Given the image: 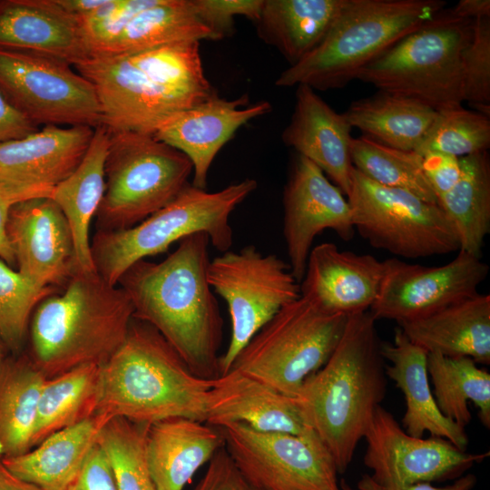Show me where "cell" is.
I'll return each instance as SVG.
<instances>
[{
    "instance_id": "43",
    "label": "cell",
    "mask_w": 490,
    "mask_h": 490,
    "mask_svg": "<svg viewBox=\"0 0 490 490\" xmlns=\"http://www.w3.org/2000/svg\"><path fill=\"white\" fill-rule=\"evenodd\" d=\"M192 490H260L241 473L225 446L209 462L207 470Z\"/></svg>"
},
{
    "instance_id": "45",
    "label": "cell",
    "mask_w": 490,
    "mask_h": 490,
    "mask_svg": "<svg viewBox=\"0 0 490 490\" xmlns=\"http://www.w3.org/2000/svg\"><path fill=\"white\" fill-rule=\"evenodd\" d=\"M422 157L424 173L438 201L459 180L461 158L440 152H428Z\"/></svg>"
},
{
    "instance_id": "46",
    "label": "cell",
    "mask_w": 490,
    "mask_h": 490,
    "mask_svg": "<svg viewBox=\"0 0 490 490\" xmlns=\"http://www.w3.org/2000/svg\"><path fill=\"white\" fill-rule=\"evenodd\" d=\"M36 127L0 91V143L27 136L36 132Z\"/></svg>"
},
{
    "instance_id": "39",
    "label": "cell",
    "mask_w": 490,
    "mask_h": 490,
    "mask_svg": "<svg viewBox=\"0 0 490 490\" xmlns=\"http://www.w3.org/2000/svg\"><path fill=\"white\" fill-rule=\"evenodd\" d=\"M489 147V117L458 106L437 111L436 120L416 152L421 156L440 152L463 158L486 152Z\"/></svg>"
},
{
    "instance_id": "15",
    "label": "cell",
    "mask_w": 490,
    "mask_h": 490,
    "mask_svg": "<svg viewBox=\"0 0 490 490\" xmlns=\"http://www.w3.org/2000/svg\"><path fill=\"white\" fill-rule=\"evenodd\" d=\"M364 438V465L372 472L370 478L386 487L456 480L489 456V452L467 453L445 438L413 436L382 406Z\"/></svg>"
},
{
    "instance_id": "19",
    "label": "cell",
    "mask_w": 490,
    "mask_h": 490,
    "mask_svg": "<svg viewBox=\"0 0 490 490\" xmlns=\"http://www.w3.org/2000/svg\"><path fill=\"white\" fill-rule=\"evenodd\" d=\"M6 233L18 272L36 286L64 285L78 270L70 226L51 198L15 204Z\"/></svg>"
},
{
    "instance_id": "40",
    "label": "cell",
    "mask_w": 490,
    "mask_h": 490,
    "mask_svg": "<svg viewBox=\"0 0 490 490\" xmlns=\"http://www.w3.org/2000/svg\"><path fill=\"white\" fill-rule=\"evenodd\" d=\"M55 288L34 284L0 259V339L13 350L21 347L33 310Z\"/></svg>"
},
{
    "instance_id": "3",
    "label": "cell",
    "mask_w": 490,
    "mask_h": 490,
    "mask_svg": "<svg viewBox=\"0 0 490 490\" xmlns=\"http://www.w3.org/2000/svg\"><path fill=\"white\" fill-rule=\"evenodd\" d=\"M381 346L376 319L369 311L349 316L329 358L303 381L294 397L338 473L349 466L386 397Z\"/></svg>"
},
{
    "instance_id": "50",
    "label": "cell",
    "mask_w": 490,
    "mask_h": 490,
    "mask_svg": "<svg viewBox=\"0 0 490 490\" xmlns=\"http://www.w3.org/2000/svg\"><path fill=\"white\" fill-rule=\"evenodd\" d=\"M66 12L76 18L89 16L101 9L108 0H55Z\"/></svg>"
},
{
    "instance_id": "36",
    "label": "cell",
    "mask_w": 490,
    "mask_h": 490,
    "mask_svg": "<svg viewBox=\"0 0 490 490\" xmlns=\"http://www.w3.org/2000/svg\"><path fill=\"white\" fill-rule=\"evenodd\" d=\"M99 368L83 365L44 380L33 447L53 433L95 415Z\"/></svg>"
},
{
    "instance_id": "6",
    "label": "cell",
    "mask_w": 490,
    "mask_h": 490,
    "mask_svg": "<svg viewBox=\"0 0 490 490\" xmlns=\"http://www.w3.org/2000/svg\"><path fill=\"white\" fill-rule=\"evenodd\" d=\"M442 0H346L325 37L284 70L279 87L343 88L403 37L445 9Z\"/></svg>"
},
{
    "instance_id": "25",
    "label": "cell",
    "mask_w": 490,
    "mask_h": 490,
    "mask_svg": "<svg viewBox=\"0 0 490 490\" xmlns=\"http://www.w3.org/2000/svg\"><path fill=\"white\" fill-rule=\"evenodd\" d=\"M224 446L218 427L187 417L150 424L145 461L157 490H183L194 474Z\"/></svg>"
},
{
    "instance_id": "21",
    "label": "cell",
    "mask_w": 490,
    "mask_h": 490,
    "mask_svg": "<svg viewBox=\"0 0 490 490\" xmlns=\"http://www.w3.org/2000/svg\"><path fill=\"white\" fill-rule=\"evenodd\" d=\"M386 263L372 255L339 250L331 242L313 247L300 281V295L331 313L368 311L376 301Z\"/></svg>"
},
{
    "instance_id": "49",
    "label": "cell",
    "mask_w": 490,
    "mask_h": 490,
    "mask_svg": "<svg viewBox=\"0 0 490 490\" xmlns=\"http://www.w3.org/2000/svg\"><path fill=\"white\" fill-rule=\"evenodd\" d=\"M456 17L475 20L482 17L490 18L489 0H461L449 10Z\"/></svg>"
},
{
    "instance_id": "41",
    "label": "cell",
    "mask_w": 490,
    "mask_h": 490,
    "mask_svg": "<svg viewBox=\"0 0 490 490\" xmlns=\"http://www.w3.org/2000/svg\"><path fill=\"white\" fill-rule=\"evenodd\" d=\"M463 100L490 115V18L474 20L472 37L462 56Z\"/></svg>"
},
{
    "instance_id": "9",
    "label": "cell",
    "mask_w": 490,
    "mask_h": 490,
    "mask_svg": "<svg viewBox=\"0 0 490 490\" xmlns=\"http://www.w3.org/2000/svg\"><path fill=\"white\" fill-rule=\"evenodd\" d=\"M105 190L97 230L132 228L158 211L189 183L191 161L153 135L110 132Z\"/></svg>"
},
{
    "instance_id": "47",
    "label": "cell",
    "mask_w": 490,
    "mask_h": 490,
    "mask_svg": "<svg viewBox=\"0 0 490 490\" xmlns=\"http://www.w3.org/2000/svg\"><path fill=\"white\" fill-rule=\"evenodd\" d=\"M476 482V476L468 473L443 487L434 486L431 483H418L403 487H386L375 483L369 475L365 474L361 475L357 487L360 490H473Z\"/></svg>"
},
{
    "instance_id": "1",
    "label": "cell",
    "mask_w": 490,
    "mask_h": 490,
    "mask_svg": "<svg viewBox=\"0 0 490 490\" xmlns=\"http://www.w3.org/2000/svg\"><path fill=\"white\" fill-rule=\"evenodd\" d=\"M207 234L179 241L160 262L141 260L118 281L128 295L133 318L155 328L196 376L212 379L220 373L223 319L207 279Z\"/></svg>"
},
{
    "instance_id": "16",
    "label": "cell",
    "mask_w": 490,
    "mask_h": 490,
    "mask_svg": "<svg viewBox=\"0 0 490 490\" xmlns=\"http://www.w3.org/2000/svg\"><path fill=\"white\" fill-rule=\"evenodd\" d=\"M385 263L380 290L369 312L376 320L391 319L397 324L476 295L489 271L480 257L461 250L453 260L436 267L397 259Z\"/></svg>"
},
{
    "instance_id": "30",
    "label": "cell",
    "mask_w": 490,
    "mask_h": 490,
    "mask_svg": "<svg viewBox=\"0 0 490 490\" xmlns=\"http://www.w3.org/2000/svg\"><path fill=\"white\" fill-rule=\"evenodd\" d=\"M346 0H264L259 37L294 65L325 37Z\"/></svg>"
},
{
    "instance_id": "2",
    "label": "cell",
    "mask_w": 490,
    "mask_h": 490,
    "mask_svg": "<svg viewBox=\"0 0 490 490\" xmlns=\"http://www.w3.org/2000/svg\"><path fill=\"white\" fill-rule=\"evenodd\" d=\"M74 67L94 87L110 132L153 135L170 117L215 93L200 42L91 56Z\"/></svg>"
},
{
    "instance_id": "13",
    "label": "cell",
    "mask_w": 490,
    "mask_h": 490,
    "mask_svg": "<svg viewBox=\"0 0 490 490\" xmlns=\"http://www.w3.org/2000/svg\"><path fill=\"white\" fill-rule=\"evenodd\" d=\"M0 91L36 126L102 124L93 84L55 58L0 48Z\"/></svg>"
},
{
    "instance_id": "48",
    "label": "cell",
    "mask_w": 490,
    "mask_h": 490,
    "mask_svg": "<svg viewBox=\"0 0 490 490\" xmlns=\"http://www.w3.org/2000/svg\"><path fill=\"white\" fill-rule=\"evenodd\" d=\"M15 199L0 186V259L7 265H15V258L8 240L6 224L11 208L16 204Z\"/></svg>"
},
{
    "instance_id": "44",
    "label": "cell",
    "mask_w": 490,
    "mask_h": 490,
    "mask_svg": "<svg viewBox=\"0 0 490 490\" xmlns=\"http://www.w3.org/2000/svg\"><path fill=\"white\" fill-rule=\"evenodd\" d=\"M65 490H118L113 466L98 443Z\"/></svg>"
},
{
    "instance_id": "26",
    "label": "cell",
    "mask_w": 490,
    "mask_h": 490,
    "mask_svg": "<svg viewBox=\"0 0 490 490\" xmlns=\"http://www.w3.org/2000/svg\"><path fill=\"white\" fill-rule=\"evenodd\" d=\"M381 352L389 362L386 365L387 377L394 380L405 397V431L416 437L428 432L431 436L445 438L466 450L468 436L465 428L446 418L435 400L426 368L427 352L412 343L399 328L393 343H382Z\"/></svg>"
},
{
    "instance_id": "42",
    "label": "cell",
    "mask_w": 490,
    "mask_h": 490,
    "mask_svg": "<svg viewBox=\"0 0 490 490\" xmlns=\"http://www.w3.org/2000/svg\"><path fill=\"white\" fill-rule=\"evenodd\" d=\"M264 0H191L201 22L212 32L215 40L230 35L234 17L246 16L254 23L260 17Z\"/></svg>"
},
{
    "instance_id": "24",
    "label": "cell",
    "mask_w": 490,
    "mask_h": 490,
    "mask_svg": "<svg viewBox=\"0 0 490 490\" xmlns=\"http://www.w3.org/2000/svg\"><path fill=\"white\" fill-rule=\"evenodd\" d=\"M205 423L214 427L242 423L258 431L295 435L311 430L294 397L236 369L215 377L209 391Z\"/></svg>"
},
{
    "instance_id": "18",
    "label": "cell",
    "mask_w": 490,
    "mask_h": 490,
    "mask_svg": "<svg viewBox=\"0 0 490 490\" xmlns=\"http://www.w3.org/2000/svg\"><path fill=\"white\" fill-rule=\"evenodd\" d=\"M94 128L44 125L23 138L0 143V185L22 201L51 198L54 188L83 159Z\"/></svg>"
},
{
    "instance_id": "5",
    "label": "cell",
    "mask_w": 490,
    "mask_h": 490,
    "mask_svg": "<svg viewBox=\"0 0 490 490\" xmlns=\"http://www.w3.org/2000/svg\"><path fill=\"white\" fill-rule=\"evenodd\" d=\"M133 319L126 292L96 270H77L61 294L35 308L31 322L32 362L52 377L83 365L101 366L124 342Z\"/></svg>"
},
{
    "instance_id": "22",
    "label": "cell",
    "mask_w": 490,
    "mask_h": 490,
    "mask_svg": "<svg viewBox=\"0 0 490 490\" xmlns=\"http://www.w3.org/2000/svg\"><path fill=\"white\" fill-rule=\"evenodd\" d=\"M352 127L308 85L296 90L294 111L282 142L305 157L348 195L350 185Z\"/></svg>"
},
{
    "instance_id": "35",
    "label": "cell",
    "mask_w": 490,
    "mask_h": 490,
    "mask_svg": "<svg viewBox=\"0 0 490 490\" xmlns=\"http://www.w3.org/2000/svg\"><path fill=\"white\" fill-rule=\"evenodd\" d=\"M467 357L427 353L426 368L441 413L462 428L469 424L468 401L478 409L482 424L490 427V374Z\"/></svg>"
},
{
    "instance_id": "10",
    "label": "cell",
    "mask_w": 490,
    "mask_h": 490,
    "mask_svg": "<svg viewBox=\"0 0 490 490\" xmlns=\"http://www.w3.org/2000/svg\"><path fill=\"white\" fill-rule=\"evenodd\" d=\"M348 317L326 311L300 296L252 337L230 369L295 397L303 381L331 356Z\"/></svg>"
},
{
    "instance_id": "23",
    "label": "cell",
    "mask_w": 490,
    "mask_h": 490,
    "mask_svg": "<svg viewBox=\"0 0 490 490\" xmlns=\"http://www.w3.org/2000/svg\"><path fill=\"white\" fill-rule=\"evenodd\" d=\"M0 48L49 56L74 66L90 57L80 22L55 0L1 1Z\"/></svg>"
},
{
    "instance_id": "20",
    "label": "cell",
    "mask_w": 490,
    "mask_h": 490,
    "mask_svg": "<svg viewBox=\"0 0 490 490\" xmlns=\"http://www.w3.org/2000/svg\"><path fill=\"white\" fill-rule=\"evenodd\" d=\"M271 110L267 101L249 103L247 95L230 100L215 92L166 120L153 136L183 153L192 164V185L206 190L211 166L235 132Z\"/></svg>"
},
{
    "instance_id": "28",
    "label": "cell",
    "mask_w": 490,
    "mask_h": 490,
    "mask_svg": "<svg viewBox=\"0 0 490 490\" xmlns=\"http://www.w3.org/2000/svg\"><path fill=\"white\" fill-rule=\"evenodd\" d=\"M112 417L95 414L56 431L27 452L2 457L6 469L42 490H65L76 478Z\"/></svg>"
},
{
    "instance_id": "38",
    "label": "cell",
    "mask_w": 490,
    "mask_h": 490,
    "mask_svg": "<svg viewBox=\"0 0 490 490\" xmlns=\"http://www.w3.org/2000/svg\"><path fill=\"white\" fill-rule=\"evenodd\" d=\"M149 424L113 417L102 429L98 445L113 466L118 490H157L145 461Z\"/></svg>"
},
{
    "instance_id": "52",
    "label": "cell",
    "mask_w": 490,
    "mask_h": 490,
    "mask_svg": "<svg viewBox=\"0 0 490 490\" xmlns=\"http://www.w3.org/2000/svg\"><path fill=\"white\" fill-rule=\"evenodd\" d=\"M339 486L341 490H360L358 487H352L345 479L340 480Z\"/></svg>"
},
{
    "instance_id": "53",
    "label": "cell",
    "mask_w": 490,
    "mask_h": 490,
    "mask_svg": "<svg viewBox=\"0 0 490 490\" xmlns=\"http://www.w3.org/2000/svg\"><path fill=\"white\" fill-rule=\"evenodd\" d=\"M3 345L4 343L0 339V360L3 358Z\"/></svg>"
},
{
    "instance_id": "51",
    "label": "cell",
    "mask_w": 490,
    "mask_h": 490,
    "mask_svg": "<svg viewBox=\"0 0 490 490\" xmlns=\"http://www.w3.org/2000/svg\"><path fill=\"white\" fill-rule=\"evenodd\" d=\"M0 490H42V489L15 476L3 465L1 457H0Z\"/></svg>"
},
{
    "instance_id": "14",
    "label": "cell",
    "mask_w": 490,
    "mask_h": 490,
    "mask_svg": "<svg viewBox=\"0 0 490 490\" xmlns=\"http://www.w3.org/2000/svg\"><path fill=\"white\" fill-rule=\"evenodd\" d=\"M218 428L236 466L260 490H341L336 464L312 430L262 432L242 423Z\"/></svg>"
},
{
    "instance_id": "11",
    "label": "cell",
    "mask_w": 490,
    "mask_h": 490,
    "mask_svg": "<svg viewBox=\"0 0 490 490\" xmlns=\"http://www.w3.org/2000/svg\"><path fill=\"white\" fill-rule=\"evenodd\" d=\"M348 201L355 230L375 248L417 259L459 250V239L438 204L380 185L352 167Z\"/></svg>"
},
{
    "instance_id": "17",
    "label": "cell",
    "mask_w": 490,
    "mask_h": 490,
    "mask_svg": "<svg viewBox=\"0 0 490 490\" xmlns=\"http://www.w3.org/2000/svg\"><path fill=\"white\" fill-rule=\"evenodd\" d=\"M344 196L318 166L296 156L283 190V236L289 265L299 283L317 235L331 230L345 240L353 237L352 211Z\"/></svg>"
},
{
    "instance_id": "33",
    "label": "cell",
    "mask_w": 490,
    "mask_h": 490,
    "mask_svg": "<svg viewBox=\"0 0 490 490\" xmlns=\"http://www.w3.org/2000/svg\"><path fill=\"white\" fill-rule=\"evenodd\" d=\"M46 377L27 358L0 360V457L33 448L42 387Z\"/></svg>"
},
{
    "instance_id": "29",
    "label": "cell",
    "mask_w": 490,
    "mask_h": 490,
    "mask_svg": "<svg viewBox=\"0 0 490 490\" xmlns=\"http://www.w3.org/2000/svg\"><path fill=\"white\" fill-rule=\"evenodd\" d=\"M110 139V131L104 125L94 128L83 159L69 177L54 188L51 196L68 221L77 268L82 271L95 270L89 230L105 190L104 165Z\"/></svg>"
},
{
    "instance_id": "37",
    "label": "cell",
    "mask_w": 490,
    "mask_h": 490,
    "mask_svg": "<svg viewBox=\"0 0 490 490\" xmlns=\"http://www.w3.org/2000/svg\"><path fill=\"white\" fill-rule=\"evenodd\" d=\"M350 158L353 167L369 180L438 204L424 173L423 157L417 152L391 148L362 135L352 138Z\"/></svg>"
},
{
    "instance_id": "34",
    "label": "cell",
    "mask_w": 490,
    "mask_h": 490,
    "mask_svg": "<svg viewBox=\"0 0 490 490\" xmlns=\"http://www.w3.org/2000/svg\"><path fill=\"white\" fill-rule=\"evenodd\" d=\"M459 239V250L480 257L490 230V162L487 151L461 158V175L438 199Z\"/></svg>"
},
{
    "instance_id": "32",
    "label": "cell",
    "mask_w": 490,
    "mask_h": 490,
    "mask_svg": "<svg viewBox=\"0 0 490 490\" xmlns=\"http://www.w3.org/2000/svg\"><path fill=\"white\" fill-rule=\"evenodd\" d=\"M201 40L215 39L194 12L191 0H155L134 15L97 55L130 54Z\"/></svg>"
},
{
    "instance_id": "4",
    "label": "cell",
    "mask_w": 490,
    "mask_h": 490,
    "mask_svg": "<svg viewBox=\"0 0 490 490\" xmlns=\"http://www.w3.org/2000/svg\"><path fill=\"white\" fill-rule=\"evenodd\" d=\"M214 379L194 375L155 328L133 318L124 342L99 368L95 414L149 425L172 417L205 423Z\"/></svg>"
},
{
    "instance_id": "27",
    "label": "cell",
    "mask_w": 490,
    "mask_h": 490,
    "mask_svg": "<svg viewBox=\"0 0 490 490\" xmlns=\"http://www.w3.org/2000/svg\"><path fill=\"white\" fill-rule=\"evenodd\" d=\"M406 337L427 353L490 363V296L477 293L434 313L398 323Z\"/></svg>"
},
{
    "instance_id": "7",
    "label": "cell",
    "mask_w": 490,
    "mask_h": 490,
    "mask_svg": "<svg viewBox=\"0 0 490 490\" xmlns=\"http://www.w3.org/2000/svg\"><path fill=\"white\" fill-rule=\"evenodd\" d=\"M245 179L218 191L188 183L167 205L135 226L120 230H96L91 254L97 273L116 286L124 271L138 260L165 252L174 242L205 233L220 252L233 242L230 218L236 207L257 188Z\"/></svg>"
},
{
    "instance_id": "31",
    "label": "cell",
    "mask_w": 490,
    "mask_h": 490,
    "mask_svg": "<svg viewBox=\"0 0 490 490\" xmlns=\"http://www.w3.org/2000/svg\"><path fill=\"white\" fill-rule=\"evenodd\" d=\"M344 114L350 126L364 136L391 148L416 152L437 111L416 100L379 91L352 103Z\"/></svg>"
},
{
    "instance_id": "12",
    "label": "cell",
    "mask_w": 490,
    "mask_h": 490,
    "mask_svg": "<svg viewBox=\"0 0 490 490\" xmlns=\"http://www.w3.org/2000/svg\"><path fill=\"white\" fill-rule=\"evenodd\" d=\"M207 279L214 293L225 300L231 321L230 339L220 358L222 375L252 337L301 296L300 285L288 262L253 245L210 260Z\"/></svg>"
},
{
    "instance_id": "8",
    "label": "cell",
    "mask_w": 490,
    "mask_h": 490,
    "mask_svg": "<svg viewBox=\"0 0 490 490\" xmlns=\"http://www.w3.org/2000/svg\"><path fill=\"white\" fill-rule=\"evenodd\" d=\"M473 22L444 9L367 65L357 79L436 111L462 106L461 56Z\"/></svg>"
}]
</instances>
